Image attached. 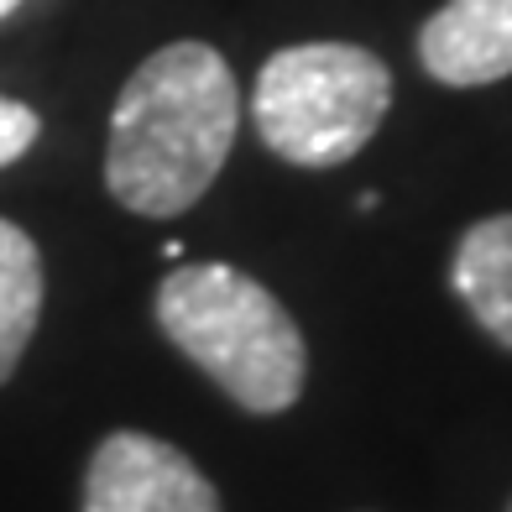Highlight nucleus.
<instances>
[{
    "mask_svg": "<svg viewBox=\"0 0 512 512\" xmlns=\"http://www.w3.org/2000/svg\"><path fill=\"white\" fill-rule=\"evenodd\" d=\"M241 126V89L209 42H168L126 79L110 115L105 183L147 220L194 209L220 178Z\"/></svg>",
    "mask_w": 512,
    "mask_h": 512,
    "instance_id": "nucleus-1",
    "label": "nucleus"
},
{
    "mask_svg": "<svg viewBox=\"0 0 512 512\" xmlns=\"http://www.w3.org/2000/svg\"><path fill=\"white\" fill-rule=\"evenodd\" d=\"M157 324L246 413H283L309 377L293 314L230 262H189L157 283Z\"/></svg>",
    "mask_w": 512,
    "mask_h": 512,
    "instance_id": "nucleus-2",
    "label": "nucleus"
},
{
    "mask_svg": "<svg viewBox=\"0 0 512 512\" xmlns=\"http://www.w3.org/2000/svg\"><path fill=\"white\" fill-rule=\"evenodd\" d=\"M392 110V74L356 42H298L262 63L251 126L293 168L351 162Z\"/></svg>",
    "mask_w": 512,
    "mask_h": 512,
    "instance_id": "nucleus-3",
    "label": "nucleus"
},
{
    "mask_svg": "<svg viewBox=\"0 0 512 512\" xmlns=\"http://www.w3.org/2000/svg\"><path fill=\"white\" fill-rule=\"evenodd\" d=\"M84 512H220V497L178 445L142 429H115L89 455Z\"/></svg>",
    "mask_w": 512,
    "mask_h": 512,
    "instance_id": "nucleus-4",
    "label": "nucleus"
},
{
    "mask_svg": "<svg viewBox=\"0 0 512 512\" xmlns=\"http://www.w3.org/2000/svg\"><path fill=\"white\" fill-rule=\"evenodd\" d=\"M424 74L450 89L497 84L512 74V0H445L418 32Z\"/></svg>",
    "mask_w": 512,
    "mask_h": 512,
    "instance_id": "nucleus-5",
    "label": "nucleus"
},
{
    "mask_svg": "<svg viewBox=\"0 0 512 512\" xmlns=\"http://www.w3.org/2000/svg\"><path fill=\"white\" fill-rule=\"evenodd\" d=\"M450 283L471 319L512 351V215H486L460 236Z\"/></svg>",
    "mask_w": 512,
    "mask_h": 512,
    "instance_id": "nucleus-6",
    "label": "nucleus"
},
{
    "mask_svg": "<svg viewBox=\"0 0 512 512\" xmlns=\"http://www.w3.org/2000/svg\"><path fill=\"white\" fill-rule=\"evenodd\" d=\"M42 319V251L21 225L0 220V382H11Z\"/></svg>",
    "mask_w": 512,
    "mask_h": 512,
    "instance_id": "nucleus-7",
    "label": "nucleus"
},
{
    "mask_svg": "<svg viewBox=\"0 0 512 512\" xmlns=\"http://www.w3.org/2000/svg\"><path fill=\"white\" fill-rule=\"evenodd\" d=\"M37 131H42L37 110L0 95V168H11L16 157H27V147L37 142Z\"/></svg>",
    "mask_w": 512,
    "mask_h": 512,
    "instance_id": "nucleus-8",
    "label": "nucleus"
},
{
    "mask_svg": "<svg viewBox=\"0 0 512 512\" xmlns=\"http://www.w3.org/2000/svg\"><path fill=\"white\" fill-rule=\"evenodd\" d=\"M162 256H168V262H183V241H162Z\"/></svg>",
    "mask_w": 512,
    "mask_h": 512,
    "instance_id": "nucleus-9",
    "label": "nucleus"
},
{
    "mask_svg": "<svg viewBox=\"0 0 512 512\" xmlns=\"http://www.w3.org/2000/svg\"><path fill=\"white\" fill-rule=\"evenodd\" d=\"M21 6V0H0V16H6V11H16Z\"/></svg>",
    "mask_w": 512,
    "mask_h": 512,
    "instance_id": "nucleus-10",
    "label": "nucleus"
}]
</instances>
